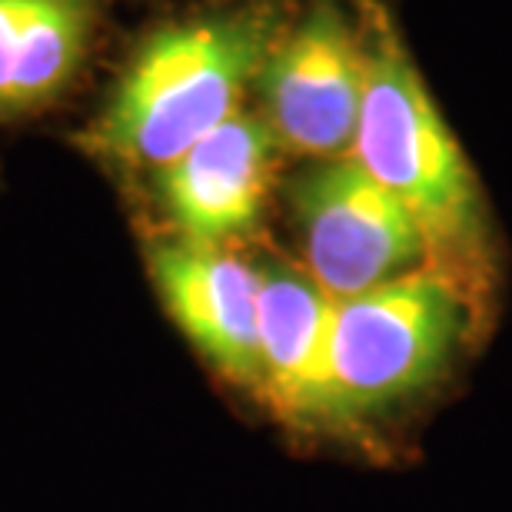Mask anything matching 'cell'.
Returning <instances> with one entry per match:
<instances>
[{"mask_svg":"<svg viewBox=\"0 0 512 512\" xmlns=\"http://www.w3.org/2000/svg\"><path fill=\"white\" fill-rule=\"evenodd\" d=\"M363 110L353 160L409 210L426 266L476 296L486 276V217L463 147L439 117L376 0H363Z\"/></svg>","mask_w":512,"mask_h":512,"instance_id":"cell-1","label":"cell"},{"mask_svg":"<svg viewBox=\"0 0 512 512\" xmlns=\"http://www.w3.org/2000/svg\"><path fill=\"white\" fill-rule=\"evenodd\" d=\"M270 10H233L170 24L140 44L87 130L100 157L163 170L200 137L240 114L270 50Z\"/></svg>","mask_w":512,"mask_h":512,"instance_id":"cell-2","label":"cell"},{"mask_svg":"<svg viewBox=\"0 0 512 512\" xmlns=\"http://www.w3.org/2000/svg\"><path fill=\"white\" fill-rule=\"evenodd\" d=\"M469 303L473 296L429 266L336 300L333 370L343 419L433 383L463 340Z\"/></svg>","mask_w":512,"mask_h":512,"instance_id":"cell-3","label":"cell"},{"mask_svg":"<svg viewBox=\"0 0 512 512\" xmlns=\"http://www.w3.org/2000/svg\"><path fill=\"white\" fill-rule=\"evenodd\" d=\"M306 266L333 300L396 280L423 260V233L409 210L353 157H336L296 183Z\"/></svg>","mask_w":512,"mask_h":512,"instance_id":"cell-4","label":"cell"},{"mask_svg":"<svg viewBox=\"0 0 512 512\" xmlns=\"http://www.w3.org/2000/svg\"><path fill=\"white\" fill-rule=\"evenodd\" d=\"M363 40L333 0H320L263 67L276 143L306 157L353 150L363 110Z\"/></svg>","mask_w":512,"mask_h":512,"instance_id":"cell-5","label":"cell"},{"mask_svg":"<svg viewBox=\"0 0 512 512\" xmlns=\"http://www.w3.org/2000/svg\"><path fill=\"white\" fill-rule=\"evenodd\" d=\"M260 276V393L290 423L343 419L333 370L336 300L286 263L256 266Z\"/></svg>","mask_w":512,"mask_h":512,"instance_id":"cell-6","label":"cell"},{"mask_svg":"<svg viewBox=\"0 0 512 512\" xmlns=\"http://www.w3.org/2000/svg\"><path fill=\"white\" fill-rule=\"evenodd\" d=\"M160 300L183 336L227 376L260 393V276L220 247L163 243L150 253Z\"/></svg>","mask_w":512,"mask_h":512,"instance_id":"cell-7","label":"cell"},{"mask_svg":"<svg viewBox=\"0 0 512 512\" xmlns=\"http://www.w3.org/2000/svg\"><path fill=\"white\" fill-rule=\"evenodd\" d=\"M273 167L276 137L270 124L233 114L163 167V207L187 243L220 247L260 220Z\"/></svg>","mask_w":512,"mask_h":512,"instance_id":"cell-8","label":"cell"},{"mask_svg":"<svg viewBox=\"0 0 512 512\" xmlns=\"http://www.w3.org/2000/svg\"><path fill=\"white\" fill-rule=\"evenodd\" d=\"M97 0H0V117L50 104L84 64Z\"/></svg>","mask_w":512,"mask_h":512,"instance_id":"cell-9","label":"cell"}]
</instances>
